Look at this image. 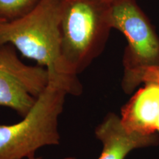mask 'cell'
<instances>
[{
  "label": "cell",
  "instance_id": "1",
  "mask_svg": "<svg viewBox=\"0 0 159 159\" xmlns=\"http://www.w3.org/2000/svg\"><path fill=\"white\" fill-rule=\"evenodd\" d=\"M61 0H42L22 19L0 24V46L11 44L34 60L49 73V83L67 94L80 96L83 85L69 72L61 54L60 31Z\"/></svg>",
  "mask_w": 159,
  "mask_h": 159
},
{
  "label": "cell",
  "instance_id": "2",
  "mask_svg": "<svg viewBox=\"0 0 159 159\" xmlns=\"http://www.w3.org/2000/svg\"><path fill=\"white\" fill-rule=\"evenodd\" d=\"M112 29L105 0H61V54L71 74L77 76L102 54Z\"/></svg>",
  "mask_w": 159,
  "mask_h": 159
},
{
  "label": "cell",
  "instance_id": "3",
  "mask_svg": "<svg viewBox=\"0 0 159 159\" xmlns=\"http://www.w3.org/2000/svg\"><path fill=\"white\" fill-rule=\"evenodd\" d=\"M66 95L63 89L49 83L22 120L0 125V159H29L43 147L59 144V117Z\"/></svg>",
  "mask_w": 159,
  "mask_h": 159
},
{
  "label": "cell",
  "instance_id": "4",
  "mask_svg": "<svg viewBox=\"0 0 159 159\" xmlns=\"http://www.w3.org/2000/svg\"><path fill=\"white\" fill-rule=\"evenodd\" d=\"M112 28L122 33L128 45L122 57V88L127 94L138 87L145 69L159 66V35L136 0H119L111 4Z\"/></svg>",
  "mask_w": 159,
  "mask_h": 159
},
{
  "label": "cell",
  "instance_id": "5",
  "mask_svg": "<svg viewBox=\"0 0 159 159\" xmlns=\"http://www.w3.org/2000/svg\"><path fill=\"white\" fill-rule=\"evenodd\" d=\"M11 44L0 46V106L25 117L49 83L47 69L28 66L18 57Z\"/></svg>",
  "mask_w": 159,
  "mask_h": 159
},
{
  "label": "cell",
  "instance_id": "6",
  "mask_svg": "<svg viewBox=\"0 0 159 159\" xmlns=\"http://www.w3.org/2000/svg\"><path fill=\"white\" fill-rule=\"evenodd\" d=\"M95 136L102 144L98 159H125L132 150L156 146L159 137L156 133L144 134L129 131L123 125L121 118L108 113L95 128Z\"/></svg>",
  "mask_w": 159,
  "mask_h": 159
},
{
  "label": "cell",
  "instance_id": "7",
  "mask_svg": "<svg viewBox=\"0 0 159 159\" xmlns=\"http://www.w3.org/2000/svg\"><path fill=\"white\" fill-rule=\"evenodd\" d=\"M159 116V82L148 81L121 109V120L129 131L154 134Z\"/></svg>",
  "mask_w": 159,
  "mask_h": 159
},
{
  "label": "cell",
  "instance_id": "8",
  "mask_svg": "<svg viewBox=\"0 0 159 159\" xmlns=\"http://www.w3.org/2000/svg\"><path fill=\"white\" fill-rule=\"evenodd\" d=\"M42 0H0V20L5 22L22 19Z\"/></svg>",
  "mask_w": 159,
  "mask_h": 159
},
{
  "label": "cell",
  "instance_id": "9",
  "mask_svg": "<svg viewBox=\"0 0 159 159\" xmlns=\"http://www.w3.org/2000/svg\"><path fill=\"white\" fill-rule=\"evenodd\" d=\"M148 81L159 82V66L156 67L145 69L142 74L139 75L138 80H137V84L139 86L141 83H144Z\"/></svg>",
  "mask_w": 159,
  "mask_h": 159
},
{
  "label": "cell",
  "instance_id": "10",
  "mask_svg": "<svg viewBox=\"0 0 159 159\" xmlns=\"http://www.w3.org/2000/svg\"><path fill=\"white\" fill-rule=\"evenodd\" d=\"M29 159H40V158H35V156H34V157H32V158H30ZM62 159H75V158H73V157H66V158H62Z\"/></svg>",
  "mask_w": 159,
  "mask_h": 159
},
{
  "label": "cell",
  "instance_id": "11",
  "mask_svg": "<svg viewBox=\"0 0 159 159\" xmlns=\"http://www.w3.org/2000/svg\"><path fill=\"white\" fill-rule=\"evenodd\" d=\"M156 130L159 131V116L158 120H157V123H156Z\"/></svg>",
  "mask_w": 159,
  "mask_h": 159
},
{
  "label": "cell",
  "instance_id": "12",
  "mask_svg": "<svg viewBox=\"0 0 159 159\" xmlns=\"http://www.w3.org/2000/svg\"><path fill=\"white\" fill-rule=\"evenodd\" d=\"M105 1H106V2H109V3L112 4V3L115 2H117V1H119V0H105Z\"/></svg>",
  "mask_w": 159,
  "mask_h": 159
},
{
  "label": "cell",
  "instance_id": "13",
  "mask_svg": "<svg viewBox=\"0 0 159 159\" xmlns=\"http://www.w3.org/2000/svg\"><path fill=\"white\" fill-rule=\"evenodd\" d=\"M3 22H5V21H2V20H0V24H1V23H3Z\"/></svg>",
  "mask_w": 159,
  "mask_h": 159
}]
</instances>
